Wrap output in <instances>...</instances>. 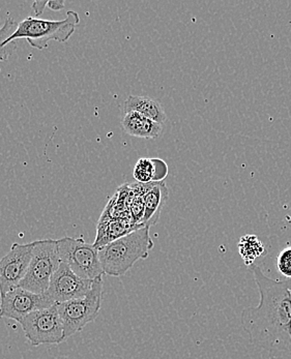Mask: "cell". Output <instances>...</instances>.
<instances>
[{
	"mask_svg": "<svg viewBox=\"0 0 291 359\" xmlns=\"http://www.w3.org/2000/svg\"><path fill=\"white\" fill-rule=\"evenodd\" d=\"M249 269L260 293L259 306L245 309L241 317L250 341L266 351L291 346V280L269 278L256 264Z\"/></svg>",
	"mask_w": 291,
	"mask_h": 359,
	"instance_id": "cell-1",
	"label": "cell"
},
{
	"mask_svg": "<svg viewBox=\"0 0 291 359\" xmlns=\"http://www.w3.org/2000/svg\"><path fill=\"white\" fill-rule=\"evenodd\" d=\"M153 248L154 243L147 227L135 230L116 239L99 249L104 273L111 276L126 275L135 263L147 259Z\"/></svg>",
	"mask_w": 291,
	"mask_h": 359,
	"instance_id": "cell-2",
	"label": "cell"
},
{
	"mask_svg": "<svg viewBox=\"0 0 291 359\" xmlns=\"http://www.w3.org/2000/svg\"><path fill=\"white\" fill-rule=\"evenodd\" d=\"M80 22L78 13L69 11L64 20L52 21L27 17L20 22L16 32L4 43L6 47L10 43L25 39L32 48L44 50L51 41L65 43L69 41Z\"/></svg>",
	"mask_w": 291,
	"mask_h": 359,
	"instance_id": "cell-3",
	"label": "cell"
},
{
	"mask_svg": "<svg viewBox=\"0 0 291 359\" xmlns=\"http://www.w3.org/2000/svg\"><path fill=\"white\" fill-rule=\"evenodd\" d=\"M60 262L57 241L44 239L34 241L32 261L19 287L36 294H45Z\"/></svg>",
	"mask_w": 291,
	"mask_h": 359,
	"instance_id": "cell-4",
	"label": "cell"
},
{
	"mask_svg": "<svg viewBox=\"0 0 291 359\" xmlns=\"http://www.w3.org/2000/svg\"><path fill=\"white\" fill-rule=\"evenodd\" d=\"M103 276L95 278L90 293L86 297L56 304L64 324L65 341L81 332L99 316L103 298Z\"/></svg>",
	"mask_w": 291,
	"mask_h": 359,
	"instance_id": "cell-5",
	"label": "cell"
},
{
	"mask_svg": "<svg viewBox=\"0 0 291 359\" xmlns=\"http://www.w3.org/2000/svg\"><path fill=\"white\" fill-rule=\"evenodd\" d=\"M60 261L80 278L93 280L103 276L104 269L100 260L99 249L81 238L64 237L57 239Z\"/></svg>",
	"mask_w": 291,
	"mask_h": 359,
	"instance_id": "cell-6",
	"label": "cell"
},
{
	"mask_svg": "<svg viewBox=\"0 0 291 359\" xmlns=\"http://www.w3.org/2000/svg\"><path fill=\"white\" fill-rule=\"evenodd\" d=\"M20 324L32 347L57 345L65 341L64 324L56 304L32 313Z\"/></svg>",
	"mask_w": 291,
	"mask_h": 359,
	"instance_id": "cell-7",
	"label": "cell"
},
{
	"mask_svg": "<svg viewBox=\"0 0 291 359\" xmlns=\"http://www.w3.org/2000/svg\"><path fill=\"white\" fill-rule=\"evenodd\" d=\"M32 250L34 243H14L8 253L0 259V299L22 282L32 261Z\"/></svg>",
	"mask_w": 291,
	"mask_h": 359,
	"instance_id": "cell-8",
	"label": "cell"
},
{
	"mask_svg": "<svg viewBox=\"0 0 291 359\" xmlns=\"http://www.w3.org/2000/svg\"><path fill=\"white\" fill-rule=\"evenodd\" d=\"M54 304L46 293L36 294L17 287L0 299V317L20 323L24 318L32 313L50 308Z\"/></svg>",
	"mask_w": 291,
	"mask_h": 359,
	"instance_id": "cell-9",
	"label": "cell"
},
{
	"mask_svg": "<svg viewBox=\"0 0 291 359\" xmlns=\"http://www.w3.org/2000/svg\"><path fill=\"white\" fill-rule=\"evenodd\" d=\"M93 280L80 278L69 269V265L60 262L57 271L52 276L46 294L54 304H62L69 300L86 297L90 293Z\"/></svg>",
	"mask_w": 291,
	"mask_h": 359,
	"instance_id": "cell-10",
	"label": "cell"
},
{
	"mask_svg": "<svg viewBox=\"0 0 291 359\" xmlns=\"http://www.w3.org/2000/svg\"><path fill=\"white\" fill-rule=\"evenodd\" d=\"M137 229H140V227L135 225L132 217H108L102 215L93 245L97 249H101Z\"/></svg>",
	"mask_w": 291,
	"mask_h": 359,
	"instance_id": "cell-11",
	"label": "cell"
},
{
	"mask_svg": "<svg viewBox=\"0 0 291 359\" xmlns=\"http://www.w3.org/2000/svg\"><path fill=\"white\" fill-rule=\"evenodd\" d=\"M169 191L164 182H151L147 184L144 195V217L143 227L151 228L156 225L160 219L163 208L168 199Z\"/></svg>",
	"mask_w": 291,
	"mask_h": 359,
	"instance_id": "cell-12",
	"label": "cell"
},
{
	"mask_svg": "<svg viewBox=\"0 0 291 359\" xmlns=\"http://www.w3.org/2000/svg\"><path fill=\"white\" fill-rule=\"evenodd\" d=\"M121 127L128 135L137 138L157 139L163 132L162 125L137 112L126 113Z\"/></svg>",
	"mask_w": 291,
	"mask_h": 359,
	"instance_id": "cell-13",
	"label": "cell"
},
{
	"mask_svg": "<svg viewBox=\"0 0 291 359\" xmlns=\"http://www.w3.org/2000/svg\"><path fill=\"white\" fill-rule=\"evenodd\" d=\"M123 111L125 114L129 112L140 113L162 126L167 121V115L163 106L157 100L149 97L130 95L123 104Z\"/></svg>",
	"mask_w": 291,
	"mask_h": 359,
	"instance_id": "cell-14",
	"label": "cell"
},
{
	"mask_svg": "<svg viewBox=\"0 0 291 359\" xmlns=\"http://www.w3.org/2000/svg\"><path fill=\"white\" fill-rule=\"evenodd\" d=\"M168 174V166L161 158H141L134 167L133 175L139 184L163 182Z\"/></svg>",
	"mask_w": 291,
	"mask_h": 359,
	"instance_id": "cell-15",
	"label": "cell"
},
{
	"mask_svg": "<svg viewBox=\"0 0 291 359\" xmlns=\"http://www.w3.org/2000/svg\"><path fill=\"white\" fill-rule=\"evenodd\" d=\"M238 252L248 266L255 264V260L266 252L264 243L256 235H244L238 243Z\"/></svg>",
	"mask_w": 291,
	"mask_h": 359,
	"instance_id": "cell-16",
	"label": "cell"
},
{
	"mask_svg": "<svg viewBox=\"0 0 291 359\" xmlns=\"http://www.w3.org/2000/svg\"><path fill=\"white\" fill-rule=\"evenodd\" d=\"M18 25L19 23H17L14 19L8 17L4 25L0 27V62L8 60V57L16 50L17 42L10 43L6 47H4V43L16 32Z\"/></svg>",
	"mask_w": 291,
	"mask_h": 359,
	"instance_id": "cell-17",
	"label": "cell"
},
{
	"mask_svg": "<svg viewBox=\"0 0 291 359\" xmlns=\"http://www.w3.org/2000/svg\"><path fill=\"white\" fill-rule=\"evenodd\" d=\"M276 266L282 276L291 280V247L285 248L278 255Z\"/></svg>",
	"mask_w": 291,
	"mask_h": 359,
	"instance_id": "cell-18",
	"label": "cell"
},
{
	"mask_svg": "<svg viewBox=\"0 0 291 359\" xmlns=\"http://www.w3.org/2000/svg\"><path fill=\"white\" fill-rule=\"evenodd\" d=\"M46 6H48L47 0H40V1H34L32 4V12L34 16L39 17L44 13Z\"/></svg>",
	"mask_w": 291,
	"mask_h": 359,
	"instance_id": "cell-19",
	"label": "cell"
},
{
	"mask_svg": "<svg viewBox=\"0 0 291 359\" xmlns=\"http://www.w3.org/2000/svg\"><path fill=\"white\" fill-rule=\"evenodd\" d=\"M65 6H66V4H65L64 0H51V1H48V6L52 11H55V12L64 10Z\"/></svg>",
	"mask_w": 291,
	"mask_h": 359,
	"instance_id": "cell-20",
	"label": "cell"
}]
</instances>
